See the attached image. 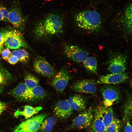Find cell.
Masks as SVG:
<instances>
[{
  "label": "cell",
  "instance_id": "6da1fadb",
  "mask_svg": "<svg viewBox=\"0 0 132 132\" xmlns=\"http://www.w3.org/2000/svg\"><path fill=\"white\" fill-rule=\"evenodd\" d=\"M64 23L60 15L56 13H51L36 24L33 33L38 40H48L62 32Z\"/></svg>",
  "mask_w": 132,
  "mask_h": 132
},
{
  "label": "cell",
  "instance_id": "7a4b0ae2",
  "mask_svg": "<svg viewBox=\"0 0 132 132\" xmlns=\"http://www.w3.org/2000/svg\"><path fill=\"white\" fill-rule=\"evenodd\" d=\"M75 19L77 26L86 31L98 32L101 28V16L96 11L87 10L80 11L75 15Z\"/></svg>",
  "mask_w": 132,
  "mask_h": 132
},
{
  "label": "cell",
  "instance_id": "3957f363",
  "mask_svg": "<svg viewBox=\"0 0 132 132\" xmlns=\"http://www.w3.org/2000/svg\"><path fill=\"white\" fill-rule=\"evenodd\" d=\"M4 34L5 46L9 49H16L21 47H29L22 33L16 29L6 31Z\"/></svg>",
  "mask_w": 132,
  "mask_h": 132
},
{
  "label": "cell",
  "instance_id": "277c9868",
  "mask_svg": "<svg viewBox=\"0 0 132 132\" xmlns=\"http://www.w3.org/2000/svg\"><path fill=\"white\" fill-rule=\"evenodd\" d=\"M8 11V21L15 28L21 31L23 30L25 27V18L22 12L19 2H13Z\"/></svg>",
  "mask_w": 132,
  "mask_h": 132
},
{
  "label": "cell",
  "instance_id": "5b68a950",
  "mask_svg": "<svg viewBox=\"0 0 132 132\" xmlns=\"http://www.w3.org/2000/svg\"><path fill=\"white\" fill-rule=\"evenodd\" d=\"M100 92L103 97V104L107 106L119 103L122 99L119 89L112 85H105L100 88Z\"/></svg>",
  "mask_w": 132,
  "mask_h": 132
},
{
  "label": "cell",
  "instance_id": "8992f818",
  "mask_svg": "<svg viewBox=\"0 0 132 132\" xmlns=\"http://www.w3.org/2000/svg\"><path fill=\"white\" fill-rule=\"evenodd\" d=\"M47 115L42 113L35 115L21 123L14 129L13 132H36L46 117Z\"/></svg>",
  "mask_w": 132,
  "mask_h": 132
},
{
  "label": "cell",
  "instance_id": "52a82bcc",
  "mask_svg": "<svg viewBox=\"0 0 132 132\" xmlns=\"http://www.w3.org/2000/svg\"><path fill=\"white\" fill-rule=\"evenodd\" d=\"M33 68L37 73L51 78L56 74V71L44 57L38 55L34 58L33 62Z\"/></svg>",
  "mask_w": 132,
  "mask_h": 132
},
{
  "label": "cell",
  "instance_id": "ba28073f",
  "mask_svg": "<svg viewBox=\"0 0 132 132\" xmlns=\"http://www.w3.org/2000/svg\"><path fill=\"white\" fill-rule=\"evenodd\" d=\"M108 68L111 73H119L125 72L127 68V58L124 54H112L108 62Z\"/></svg>",
  "mask_w": 132,
  "mask_h": 132
},
{
  "label": "cell",
  "instance_id": "9c48e42d",
  "mask_svg": "<svg viewBox=\"0 0 132 132\" xmlns=\"http://www.w3.org/2000/svg\"><path fill=\"white\" fill-rule=\"evenodd\" d=\"M94 114V109L90 107L85 110L76 117L73 120L71 127L73 128L83 129L91 124Z\"/></svg>",
  "mask_w": 132,
  "mask_h": 132
},
{
  "label": "cell",
  "instance_id": "30bf717a",
  "mask_svg": "<svg viewBox=\"0 0 132 132\" xmlns=\"http://www.w3.org/2000/svg\"><path fill=\"white\" fill-rule=\"evenodd\" d=\"M70 78L69 71L64 67L54 75L52 84L58 93H61L66 88Z\"/></svg>",
  "mask_w": 132,
  "mask_h": 132
},
{
  "label": "cell",
  "instance_id": "8fae6325",
  "mask_svg": "<svg viewBox=\"0 0 132 132\" xmlns=\"http://www.w3.org/2000/svg\"><path fill=\"white\" fill-rule=\"evenodd\" d=\"M63 51L67 58L77 62H83L88 57V54L87 52L73 44L65 45Z\"/></svg>",
  "mask_w": 132,
  "mask_h": 132
},
{
  "label": "cell",
  "instance_id": "7c38bea8",
  "mask_svg": "<svg viewBox=\"0 0 132 132\" xmlns=\"http://www.w3.org/2000/svg\"><path fill=\"white\" fill-rule=\"evenodd\" d=\"M129 77L128 74L125 72L119 73H111L100 76L95 82L96 84H115L124 82Z\"/></svg>",
  "mask_w": 132,
  "mask_h": 132
},
{
  "label": "cell",
  "instance_id": "4fadbf2b",
  "mask_svg": "<svg viewBox=\"0 0 132 132\" xmlns=\"http://www.w3.org/2000/svg\"><path fill=\"white\" fill-rule=\"evenodd\" d=\"M11 95L17 99L26 101H33L31 89L24 83H22L11 90L10 92Z\"/></svg>",
  "mask_w": 132,
  "mask_h": 132
},
{
  "label": "cell",
  "instance_id": "5bb4252c",
  "mask_svg": "<svg viewBox=\"0 0 132 132\" xmlns=\"http://www.w3.org/2000/svg\"><path fill=\"white\" fill-rule=\"evenodd\" d=\"M95 81L91 79H84L76 82L72 89L76 92L94 94L97 91Z\"/></svg>",
  "mask_w": 132,
  "mask_h": 132
},
{
  "label": "cell",
  "instance_id": "9a60e30c",
  "mask_svg": "<svg viewBox=\"0 0 132 132\" xmlns=\"http://www.w3.org/2000/svg\"><path fill=\"white\" fill-rule=\"evenodd\" d=\"M54 110L56 117L63 119L69 118L71 115L73 111L67 100L58 101L56 104Z\"/></svg>",
  "mask_w": 132,
  "mask_h": 132
},
{
  "label": "cell",
  "instance_id": "2e32d148",
  "mask_svg": "<svg viewBox=\"0 0 132 132\" xmlns=\"http://www.w3.org/2000/svg\"><path fill=\"white\" fill-rule=\"evenodd\" d=\"M92 132H105L100 105L94 109V117L91 125Z\"/></svg>",
  "mask_w": 132,
  "mask_h": 132
},
{
  "label": "cell",
  "instance_id": "e0dca14e",
  "mask_svg": "<svg viewBox=\"0 0 132 132\" xmlns=\"http://www.w3.org/2000/svg\"><path fill=\"white\" fill-rule=\"evenodd\" d=\"M71 109L77 111H84L86 108L87 102L82 96L75 94L70 97L67 99Z\"/></svg>",
  "mask_w": 132,
  "mask_h": 132
},
{
  "label": "cell",
  "instance_id": "ac0fdd59",
  "mask_svg": "<svg viewBox=\"0 0 132 132\" xmlns=\"http://www.w3.org/2000/svg\"><path fill=\"white\" fill-rule=\"evenodd\" d=\"M43 109L42 107H33V106L26 105L17 110L14 112V117H17L22 116L26 119L30 118L34 115L38 113Z\"/></svg>",
  "mask_w": 132,
  "mask_h": 132
},
{
  "label": "cell",
  "instance_id": "d6986e66",
  "mask_svg": "<svg viewBox=\"0 0 132 132\" xmlns=\"http://www.w3.org/2000/svg\"><path fill=\"white\" fill-rule=\"evenodd\" d=\"M122 20L123 27L124 30L129 34L132 32V5H129L126 9Z\"/></svg>",
  "mask_w": 132,
  "mask_h": 132
},
{
  "label": "cell",
  "instance_id": "ffe728a7",
  "mask_svg": "<svg viewBox=\"0 0 132 132\" xmlns=\"http://www.w3.org/2000/svg\"><path fill=\"white\" fill-rule=\"evenodd\" d=\"M103 123L106 127L110 123L114 116L113 110L111 106H107L103 104H100Z\"/></svg>",
  "mask_w": 132,
  "mask_h": 132
},
{
  "label": "cell",
  "instance_id": "44dd1931",
  "mask_svg": "<svg viewBox=\"0 0 132 132\" xmlns=\"http://www.w3.org/2000/svg\"><path fill=\"white\" fill-rule=\"evenodd\" d=\"M123 119L125 122L129 120L132 116V96L131 94L127 95L123 107Z\"/></svg>",
  "mask_w": 132,
  "mask_h": 132
},
{
  "label": "cell",
  "instance_id": "7402d4cb",
  "mask_svg": "<svg viewBox=\"0 0 132 132\" xmlns=\"http://www.w3.org/2000/svg\"><path fill=\"white\" fill-rule=\"evenodd\" d=\"M56 121V118L51 117L45 118L42 122L37 132H50L52 130Z\"/></svg>",
  "mask_w": 132,
  "mask_h": 132
},
{
  "label": "cell",
  "instance_id": "603a6c76",
  "mask_svg": "<svg viewBox=\"0 0 132 132\" xmlns=\"http://www.w3.org/2000/svg\"><path fill=\"white\" fill-rule=\"evenodd\" d=\"M83 63L84 67L88 71L92 74L97 73V63L95 57L92 56L88 57Z\"/></svg>",
  "mask_w": 132,
  "mask_h": 132
},
{
  "label": "cell",
  "instance_id": "cb8c5ba5",
  "mask_svg": "<svg viewBox=\"0 0 132 132\" xmlns=\"http://www.w3.org/2000/svg\"><path fill=\"white\" fill-rule=\"evenodd\" d=\"M11 77V74L0 62V87L6 85Z\"/></svg>",
  "mask_w": 132,
  "mask_h": 132
},
{
  "label": "cell",
  "instance_id": "d4e9b609",
  "mask_svg": "<svg viewBox=\"0 0 132 132\" xmlns=\"http://www.w3.org/2000/svg\"><path fill=\"white\" fill-rule=\"evenodd\" d=\"M33 98V101L39 100L44 98L46 96V93L40 86L38 85L31 89Z\"/></svg>",
  "mask_w": 132,
  "mask_h": 132
},
{
  "label": "cell",
  "instance_id": "484cf974",
  "mask_svg": "<svg viewBox=\"0 0 132 132\" xmlns=\"http://www.w3.org/2000/svg\"><path fill=\"white\" fill-rule=\"evenodd\" d=\"M11 55L16 56L19 61L25 63L29 59V56L28 52L24 49H18L11 52Z\"/></svg>",
  "mask_w": 132,
  "mask_h": 132
},
{
  "label": "cell",
  "instance_id": "4316f807",
  "mask_svg": "<svg viewBox=\"0 0 132 132\" xmlns=\"http://www.w3.org/2000/svg\"><path fill=\"white\" fill-rule=\"evenodd\" d=\"M122 123L118 119L114 117L106 129L105 132H121Z\"/></svg>",
  "mask_w": 132,
  "mask_h": 132
},
{
  "label": "cell",
  "instance_id": "83f0119b",
  "mask_svg": "<svg viewBox=\"0 0 132 132\" xmlns=\"http://www.w3.org/2000/svg\"><path fill=\"white\" fill-rule=\"evenodd\" d=\"M24 80V83L30 89L38 85L39 82L38 78L30 74H27L25 76Z\"/></svg>",
  "mask_w": 132,
  "mask_h": 132
},
{
  "label": "cell",
  "instance_id": "f1b7e54d",
  "mask_svg": "<svg viewBox=\"0 0 132 132\" xmlns=\"http://www.w3.org/2000/svg\"><path fill=\"white\" fill-rule=\"evenodd\" d=\"M8 10L2 4L0 3V21H8Z\"/></svg>",
  "mask_w": 132,
  "mask_h": 132
},
{
  "label": "cell",
  "instance_id": "f546056e",
  "mask_svg": "<svg viewBox=\"0 0 132 132\" xmlns=\"http://www.w3.org/2000/svg\"><path fill=\"white\" fill-rule=\"evenodd\" d=\"M1 54L4 60L7 61L8 58L11 55V52L8 48H6L3 49L1 51Z\"/></svg>",
  "mask_w": 132,
  "mask_h": 132
},
{
  "label": "cell",
  "instance_id": "4dcf8cb0",
  "mask_svg": "<svg viewBox=\"0 0 132 132\" xmlns=\"http://www.w3.org/2000/svg\"><path fill=\"white\" fill-rule=\"evenodd\" d=\"M7 61L10 64L12 65L16 64L19 61L18 59L16 56L12 55L11 54Z\"/></svg>",
  "mask_w": 132,
  "mask_h": 132
},
{
  "label": "cell",
  "instance_id": "1f68e13d",
  "mask_svg": "<svg viewBox=\"0 0 132 132\" xmlns=\"http://www.w3.org/2000/svg\"><path fill=\"white\" fill-rule=\"evenodd\" d=\"M124 130V132H132V127L129 121L126 122Z\"/></svg>",
  "mask_w": 132,
  "mask_h": 132
},
{
  "label": "cell",
  "instance_id": "d6a6232c",
  "mask_svg": "<svg viewBox=\"0 0 132 132\" xmlns=\"http://www.w3.org/2000/svg\"><path fill=\"white\" fill-rule=\"evenodd\" d=\"M7 108L6 104L5 103L0 100V115Z\"/></svg>",
  "mask_w": 132,
  "mask_h": 132
},
{
  "label": "cell",
  "instance_id": "836d02e7",
  "mask_svg": "<svg viewBox=\"0 0 132 132\" xmlns=\"http://www.w3.org/2000/svg\"><path fill=\"white\" fill-rule=\"evenodd\" d=\"M5 42L4 34V32H0V45L3 47Z\"/></svg>",
  "mask_w": 132,
  "mask_h": 132
},
{
  "label": "cell",
  "instance_id": "e575fe53",
  "mask_svg": "<svg viewBox=\"0 0 132 132\" xmlns=\"http://www.w3.org/2000/svg\"><path fill=\"white\" fill-rule=\"evenodd\" d=\"M3 47H2L1 45H0V54L1 53L3 49Z\"/></svg>",
  "mask_w": 132,
  "mask_h": 132
}]
</instances>
